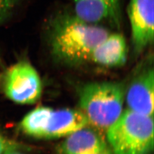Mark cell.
I'll return each instance as SVG.
<instances>
[{
    "label": "cell",
    "instance_id": "cell-6",
    "mask_svg": "<svg viewBox=\"0 0 154 154\" xmlns=\"http://www.w3.org/2000/svg\"><path fill=\"white\" fill-rule=\"evenodd\" d=\"M154 0H130L128 14L134 51L140 53L154 42Z\"/></svg>",
    "mask_w": 154,
    "mask_h": 154
},
{
    "label": "cell",
    "instance_id": "cell-11",
    "mask_svg": "<svg viewBox=\"0 0 154 154\" xmlns=\"http://www.w3.org/2000/svg\"><path fill=\"white\" fill-rule=\"evenodd\" d=\"M18 0H0V23L11 14Z\"/></svg>",
    "mask_w": 154,
    "mask_h": 154
},
{
    "label": "cell",
    "instance_id": "cell-1",
    "mask_svg": "<svg viewBox=\"0 0 154 154\" xmlns=\"http://www.w3.org/2000/svg\"><path fill=\"white\" fill-rule=\"evenodd\" d=\"M109 34L105 28L86 22L74 15L58 17L54 22L51 49L55 58L75 65L90 61L95 47Z\"/></svg>",
    "mask_w": 154,
    "mask_h": 154
},
{
    "label": "cell",
    "instance_id": "cell-7",
    "mask_svg": "<svg viewBox=\"0 0 154 154\" xmlns=\"http://www.w3.org/2000/svg\"><path fill=\"white\" fill-rule=\"evenodd\" d=\"M154 70L148 67L134 78L126 90L128 109L154 117Z\"/></svg>",
    "mask_w": 154,
    "mask_h": 154
},
{
    "label": "cell",
    "instance_id": "cell-2",
    "mask_svg": "<svg viewBox=\"0 0 154 154\" xmlns=\"http://www.w3.org/2000/svg\"><path fill=\"white\" fill-rule=\"evenodd\" d=\"M126 88L122 82L90 83L81 89L79 104L88 125L103 134L123 112Z\"/></svg>",
    "mask_w": 154,
    "mask_h": 154
},
{
    "label": "cell",
    "instance_id": "cell-12",
    "mask_svg": "<svg viewBox=\"0 0 154 154\" xmlns=\"http://www.w3.org/2000/svg\"><path fill=\"white\" fill-rule=\"evenodd\" d=\"M14 144L6 140L1 134H0V154H3L6 149Z\"/></svg>",
    "mask_w": 154,
    "mask_h": 154
},
{
    "label": "cell",
    "instance_id": "cell-13",
    "mask_svg": "<svg viewBox=\"0 0 154 154\" xmlns=\"http://www.w3.org/2000/svg\"><path fill=\"white\" fill-rule=\"evenodd\" d=\"M3 154H25L22 153L21 152L17 150V148L15 144H13L11 146H10L9 148L6 149L5 152Z\"/></svg>",
    "mask_w": 154,
    "mask_h": 154
},
{
    "label": "cell",
    "instance_id": "cell-8",
    "mask_svg": "<svg viewBox=\"0 0 154 154\" xmlns=\"http://www.w3.org/2000/svg\"><path fill=\"white\" fill-rule=\"evenodd\" d=\"M75 15L86 22L97 24L104 21L119 25L120 0H72Z\"/></svg>",
    "mask_w": 154,
    "mask_h": 154
},
{
    "label": "cell",
    "instance_id": "cell-3",
    "mask_svg": "<svg viewBox=\"0 0 154 154\" xmlns=\"http://www.w3.org/2000/svg\"><path fill=\"white\" fill-rule=\"evenodd\" d=\"M106 136L113 154H152L154 117L125 110Z\"/></svg>",
    "mask_w": 154,
    "mask_h": 154
},
{
    "label": "cell",
    "instance_id": "cell-5",
    "mask_svg": "<svg viewBox=\"0 0 154 154\" xmlns=\"http://www.w3.org/2000/svg\"><path fill=\"white\" fill-rule=\"evenodd\" d=\"M1 85L6 97L19 104H33L42 93V83L38 72L25 61L18 62L8 69L3 75Z\"/></svg>",
    "mask_w": 154,
    "mask_h": 154
},
{
    "label": "cell",
    "instance_id": "cell-10",
    "mask_svg": "<svg viewBox=\"0 0 154 154\" xmlns=\"http://www.w3.org/2000/svg\"><path fill=\"white\" fill-rule=\"evenodd\" d=\"M127 45L120 34H109L94 50L90 60L107 67L123 66L127 59Z\"/></svg>",
    "mask_w": 154,
    "mask_h": 154
},
{
    "label": "cell",
    "instance_id": "cell-9",
    "mask_svg": "<svg viewBox=\"0 0 154 154\" xmlns=\"http://www.w3.org/2000/svg\"><path fill=\"white\" fill-rule=\"evenodd\" d=\"M65 138L60 146L62 154H97L109 147L103 134L88 126Z\"/></svg>",
    "mask_w": 154,
    "mask_h": 154
},
{
    "label": "cell",
    "instance_id": "cell-14",
    "mask_svg": "<svg viewBox=\"0 0 154 154\" xmlns=\"http://www.w3.org/2000/svg\"><path fill=\"white\" fill-rule=\"evenodd\" d=\"M113 154L112 152L111 151V150L109 149V147L107 149H106L105 150H103V151L99 152L98 154Z\"/></svg>",
    "mask_w": 154,
    "mask_h": 154
},
{
    "label": "cell",
    "instance_id": "cell-4",
    "mask_svg": "<svg viewBox=\"0 0 154 154\" xmlns=\"http://www.w3.org/2000/svg\"><path fill=\"white\" fill-rule=\"evenodd\" d=\"M88 126V119L81 110H55L47 107L32 110L20 123L21 128L26 134L48 139L66 137Z\"/></svg>",
    "mask_w": 154,
    "mask_h": 154
}]
</instances>
